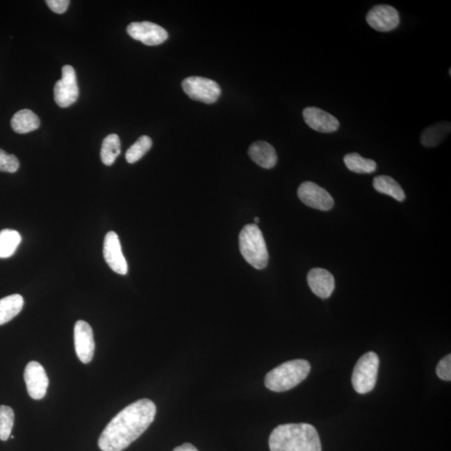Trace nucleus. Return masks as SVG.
<instances>
[{
    "label": "nucleus",
    "mask_w": 451,
    "mask_h": 451,
    "mask_svg": "<svg viewBox=\"0 0 451 451\" xmlns=\"http://www.w3.org/2000/svg\"><path fill=\"white\" fill-rule=\"evenodd\" d=\"M379 367V356L369 352L359 359L352 375V384L359 394H367L375 386Z\"/></svg>",
    "instance_id": "5"
},
{
    "label": "nucleus",
    "mask_w": 451,
    "mask_h": 451,
    "mask_svg": "<svg viewBox=\"0 0 451 451\" xmlns=\"http://www.w3.org/2000/svg\"><path fill=\"white\" fill-rule=\"evenodd\" d=\"M103 254L106 263L115 272L121 275L127 274L128 264L123 255L122 244L118 235L113 231L106 235Z\"/></svg>",
    "instance_id": "13"
},
{
    "label": "nucleus",
    "mask_w": 451,
    "mask_h": 451,
    "mask_svg": "<svg viewBox=\"0 0 451 451\" xmlns=\"http://www.w3.org/2000/svg\"><path fill=\"white\" fill-rule=\"evenodd\" d=\"M304 122L313 130L322 133H332L339 128L338 120L318 107H307L303 111Z\"/></svg>",
    "instance_id": "14"
},
{
    "label": "nucleus",
    "mask_w": 451,
    "mask_h": 451,
    "mask_svg": "<svg viewBox=\"0 0 451 451\" xmlns=\"http://www.w3.org/2000/svg\"><path fill=\"white\" fill-rule=\"evenodd\" d=\"M366 22L374 30L390 32L398 27L400 17L398 10L388 5L376 6L369 11Z\"/></svg>",
    "instance_id": "10"
},
{
    "label": "nucleus",
    "mask_w": 451,
    "mask_h": 451,
    "mask_svg": "<svg viewBox=\"0 0 451 451\" xmlns=\"http://www.w3.org/2000/svg\"><path fill=\"white\" fill-rule=\"evenodd\" d=\"M15 422L13 409L0 405V440L6 441L10 438Z\"/></svg>",
    "instance_id": "25"
},
{
    "label": "nucleus",
    "mask_w": 451,
    "mask_h": 451,
    "mask_svg": "<svg viewBox=\"0 0 451 451\" xmlns=\"http://www.w3.org/2000/svg\"><path fill=\"white\" fill-rule=\"evenodd\" d=\"M54 95L56 104L62 108L73 105L78 100L77 78L72 66L65 65L62 68V78L56 83Z\"/></svg>",
    "instance_id": "7"
},
{
    "label": "nucleus",
    "mask_w": 451,
    "mask_h": 451,
    "mask_svg": "<svg viewBox=\"0 0 451 451\" xmlns=\"http://www.w3.org/2000/svg\"><path fill=\"white\" fill-rule=\"evenodd\" d=\"M310 370L307 360H290L269 372L265 377V386L274 392L292 390L308 377Z\"/></svg>",
    "instance_id": "3"
},
{
    "label": "nucleus",
    "mask_w": 451,
    "mask_h": 451,
    "mask_svg": "<svg viewBox=\"0 0 451 451\" xmlns=\"http://www.w3.org/2000/svg\"><path fill=\"white\" fill-rule=\"evenodd\" d=\"M297 196L306 206L317 210L329 211L334 205L332 196L325 189L311 181H305L300 185Z\"/></svg>",
    "instance_id": "8"
},
{
    "label": "nucleus",
    "mask_w": 451,
    "mask_h": 451,
    "mask_svg": "<svg viewBox=\"0 0 451 451\" xmlns=\"http://www.w3.org/2000/svg\"><path fill=\"white\" fill-rule=\"evenodd\" d=\"M22 240V236L17 231L5 229L0 231V259L13 256Z\"/></svg>",
    "instance_id": "21"
},
{
    "label": "nucleus",
    "mask_w": 451,
    "mask_h": 451,
    "mask_svg": "<svg viewBox=\"0 0 451 451\" xmlns=\"http://www.w3.org/2000/svg\"><path fill=\"white\" fill-rule=\"evenodd\" d=\"M24 301L19 295H13L0 300V325L13 320L22 312Z\"/></svg>",
    "instance_id": "19"
},
{
    "label": "nucleus",
    "mask_w": 451,
    "mask_h": 451,
    "mask_svg": "<svg viewBox=\"0 0 451 451\" xmlns=\"http://www.w3.org/2000/svg\"><path fill=\"white\" fill-rule=\"evenodd\" d=\"M19 161L15 155L8 154L0 149V172L15 173L18 171Z\"/></svg>",
    "instance_id": "26"
},
{
    "label": "nucleus",
    "mask_w": 451,
    "mask_h": 451,
    "mask_svg": "<svg viewBox=\"0 0 451 451\" xmlns=\"http://www.w3.org/2000/svg\"><path fill=\"white\" fill-rule=\"evenodd\" d=\"M450 123L442 122L434 124L423 131L420 142L425 147L438 146L450 133Z\"/></svg>",
    "instance_id": "18"
},
{
    "label": "nucleus",
    "mask_w": 451,
    "mask_h": 451,
    "mask_svg": "<svg viewBox=\"0 0 451 451\" xmlns=\"http://www.w3.org/2000/svg\"><path fill=\"white\" fill-rule=\"evenodd\" d=\"M127 33L132 39L146 45L154 47L168 39V33L158 24L151 22H133L127 26Z\"/></svg>",
    "instance_id": "9"
},
{
    "label": "nucleus",
    "mask_w": 451,
    "mask_h": 451,
    "mask_svg": "<svg viewBox=\"0 0 451 451\" xmlns=\"http://www.w3.org/2000/svg\"><path fill=\"white\" fill-rule=\"evenodd\" d=\"M438 377L450 382L451 379V355H447L438 362L436 368Z\"/></svg>",
    "instance_id": "27"
},
{
    "label": "nucleus",
    "mask_w": 451,
    "mask_h": 451,
    "mask_svg": "<svg viewBox=\"0 0 451 451\" xmlns=\"http://www.w3.org/2000/svg\"><path fill=\"white\" fill-rule=\"evenodd\" d=\"M24 380L28 394L32 399L39 400L47 395L49 379L47 372L40 363L32 361L28 363L24 370Z\"/></svg>",
    "instance_id": "11"
},
{
    "label": "nucleus",
    "mask_w": 451,
    "mask_h": 451,
    "mask_svg": "<svg viewBox=\"0 0 451 451\" xmlns=\"http://www.w3.org/2000/svg\"><path fill=\"white\" fill-rule=\"evenodd\" d=\"M248 155L256 164L265 169L274 167L278 161V155L274 147L266 142H256L252 144Z\"/></svg>",
    "instance_id": "16"
},
{
    "label": "nucleus",
    "mask_w": 451,
    "mask_h": 451,
    "mask_svg": "<svg viewBox=\"0 0 451 451\" xmlns=\"http://www.w3.org/2000/svg\"><path fill=\"white\" fill-rule=\"evenodd\" d=\"M152 147V140L147 136H142L128 149L126 153V159L128 163L133 164L142 159L150 151Z\"/></svg>",
    "instance_id": "24"
},
{
    "label": "nucleus",
    "mask_w": 451,
    "mask_h": 451,
    "mask_svg": "<svg viewBox=\"0 0 451 451\" xmlns=\"http://www.w3.org/2000/svg\"><path fill=\"white\" fill-rule=\"evenodd\" d=\"M173 451H198L195 446L190 443H185L183 445L178 446Z\"/></svg>",
    "instance_id": "29"
},
{
    "label": "nucleus",
    "mask_w": 451,
    "mask_h": 451,
    "mask_svg": "<svg viewBox=\"0 0 451 451\" xmlns=\"http://www.w3.org/2000/svg\"><path fill=\"white\" fill-rule=\"evenodd\" d=\"M121 154V140L117 134L107 136L103 140L101 158L106 165H113Z\"/></svg>",
    "instance_id": "23"
},
{
    "label": "nucleus",
    "mask_w": 451,
    "mask_h": 451,
    "mask_svg": "<svg viewBox=\"0 0 451 451\" xmlns=\"http://www.w3.org/2000/svg\"><path fill=\"white\" fill-rule=\"evenodd\" d=\"M308 284L314 295L321 299H328L335 288L334 276L324 268H313L309 272Z\"/></svg>",
    "instance_id": "15"
},
{
    "label": "nucleus",
    "mask_w": 451,
    "mask_h": 451,
    "mask_svg": "<svg viewBox=\"0 0 451 451\" xmlns=\"http://www.w3.org/2000/svg\"><path fill=\"white\" fill-rule=\"evenodd\" d=\"M271 451H322L320 436L306 423L278 426L269 437Z\"/></svg>",
    "instance_id": "2"
},
{
    "label": "nucleus",
    "mask_w": 451,
    "mask_h": 451,
    "mask_svg": "<svg viewBox=\"0 0 451 451\" xmlns=\"http://www.w3.org/2000/svg\"><path fill=\"white\" fill-rule=\"evenodd\" d=\"M254 222H255V224L256 225V224H258V223L260 222V219L259 218H254Z\"/></svg>",
    "instance_id": "30"
},
{
    "label": "nucleus",
    "mask_w": 451,
    "mask_h": 451,
    "mask_svg": "<svg viewBox=\"0 0 451 451\" xmlns=\"http://www.w3.org/2000/svg\"><path fill=\"white\" fill-rule=\"evenodd\" d=\"M47 2L49 9L57 14H63L67 10L69 6V0H47Z\"/></svg>",
    "instance_id": "28"
},
{
    "label": "nucleus",
    "mask_w": 451,
    "mask_h": 451,
    "mask_svg": "<svg viewBox=\"0 0 451 451\" xmlns=\"http://www.w3.org/2000/svg\"><path fill=\"white\" fill-rule=\"evenodd\" d=\"M239 248L251 266L263 269L268 266V252L262 231L258 225L247 224L239 234Z\"/></svg>",
    "instance_id": "4"
},
{
    "label": "nucleus",
    "mask_w": 451,
    "mask_h": 451,
    "mask_svg": "<svg viewBox=\"0 0 451 451\" xmlns=\"http://www.w3.org/2000/svg\"><path fill=\"white\" fill-rule=\"evenodd\" d=\"M184 92L192 100L213 104L218 100L221 95L220 86L211 79L191 76L183 81Z\"/></svg>",
    "instance_id": "6"
},
{
    "label": "nucleus",
    "mask_w": 451,
    "mask_h": 451,
    "mask_svg": "<svg viewBox=\"0 0 451 451\" xmlns=\"http://www.w3.org/2000/svg\"><path fill=\"white\" fill-rule=\"evenodd\" d=\"M156 407L143 399L128 405L103 430L98 445L102 451H122L146 432L155 419Z\"/></svg>",
    "instance_id": "1"
},
{
    "label": "nucleus",
    "mask_w": 451,
    "mask_h": 451,
    "mask_svg": "<svg viewBox=\"0 0 451 451\" xmlns=\"http://www.w3.org/2000/svg\"><path fill=\"white\" fill-rule=\"evenodd\" d=\"M40 121L38 115L32 110L24 109L19 110L11 120V127L19 134H26L38 129Z\"/></svg>",
    "instance_id": "17"
},
{
    "label": "nucleus",
    "mask_w": 451,
    "mask_h": 451,
    "mask_svg": "<svg viewBox=\"0 0 451 451\" xmlns=\"http://www.w3.org/2000/svg\"><path fill=\"white\" fill-rule=\"evenodd\" d=\"M374 188L379 193L386 194L395 198L398 202H403L405 199V193L401 186L397 181L388 176H379L375 177L373 183Z\"/></svg>",
    "instance_id": "20"
},
{
    "label": "nucleus",
    "mask_w": 451,
    "mask_h": 451,
    "mask_svg": "<svg viewBox=\"0 0 451 451\" xmlns=\"http://www.w3.org/2000/svg\"><path fill=\"white\" fill-rule=\"evenodd\" d=\"M343 161H345L346 167L355 173H372L377 168V164L375 161L365 158L356 152L347 154L343 158Z\"/></svg>",
    "instance_id": "22"
},
{
    "label": "nucleus",
    "mask_w": 451,
    "mask_h": 451,
    "mask_svg": "<svg viewBox=\"0 0 451 451\" xmlns=\"http://www.w3.org/2000/svg\"><path fill=\"white\" fill-rule=\"evenodd\" d=\"M74 347L81 361H92L95 353V341L92 327L85 321L79 320L74 326Z\"/></svg>",
    "instance_id": "12"
}]
</instances>
